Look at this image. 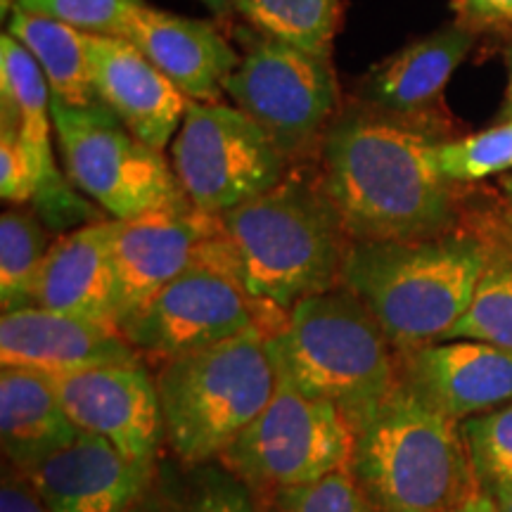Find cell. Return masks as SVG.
I'll return each instance as SVG.
<instances>
[{"label":"cell","instance_id":"obj_17","mask_svg":"<svg viewBox=\"0 0 512 512\" xmlns=\"http://www.w3.org/2000/svg\"><path fill=\"white\" fill-rule=\"evenodd\" d=\"M475 43L477 31L458 19L415 38L366 74L361 83L363 105L437 128L446 136L444 91Z\"/></svg>","mask_w":512,"mask_h":512},{"label":"cell","instance_id":"obj_35","mask_svg":"<svg viewBox=\"0 0 512 512\" xmlns=\"http://www.w3.org/2000/svg\"><path fill=\"white\" fill-rule=\"evenodd\" d=\"M446 512H498V505L494 501V496L486 494L484 491V494L470 498V501L460 503V505H456V508H451Z\"/></svg>","mask_w":512,"mask_h":512},{"label":"cell","instance_id":"obj_1","mask_svg":"<svg viewBox=\"0 0 512 512\" xmlns=\"http://www.w3.org/2000/svg\"><path fill=\"white\" fill-rule=\"evenodd\" d=\"M437 128L363 105L332 121L320 143L328 192L351 242L453 233V185L441 174Z\"/></svg>","mask_w":512,"mask_h":512},{"label":"cell","instance_id":"obj_28","mask_svg":"<svg viewBox=\"0 0 512 512\" xmlns=\"http://www.w3.org/2000/svg\"><path fill=\"white\" fill-rule=\"evenodd\" d=\"M463 432L486 494L512 484V401L463 420Z\"/></svg>","mask_w":512,"mask_h":512},{"label":"cell","instance_id":"obj_12","mask_svg":"<svg viewBox=\"0 0 512 512\" xmlns=\"http://www.w3.org/2000/svg\"><path fill=\"white\" fill-rule=\"evenodd\" d=\"M204 261L233 273L221 216L185 202L131 221H117L114 266L119 328L178 275Z\"/></svg>","mask_w":512,"mask_h":512},{"label":"cell","instance_id":"obj_27","mask_svg":"<svg viewBox=\"0 0 512 512\" xmlns=\"http://www.w3.org/2000/svg\"><path fill=\"white\" fill-rule=\"evenodd\" d=\"M441 174L451 183H475L512 171V121H498L486 131L441 140L437 147Z\"/></svg>","mask_w":512,"mask_h":512},{"label":"cell","instance_id":"obj_8","mask_svg":"<svg viewBox=\"0 0 512 512\" xmlns=\"http://www.w3.org/2000/svg\"><path fill=\"white\" fill-rule=\"evenodd\" d=\"M354 439V427L337 406L280 375L273 399L226 448L221 465L252 494L278 496L347 470Z\"/></svg>","mask_w":512,"mask_h":512},{"label":"cell","instance_id":"obj_10","mask_svg":"<svg viewBox=\"0 0 512 512\" xmlns=\"http://www.w3.org/2000/svg\"><path fill=\"white\" fill-rule=\"evenodd\" d=\"M226 93L252 117L287 159L302 157L325 136L339 105L330 57L254 31Z\"/></svg>","mask_w":512,"mask_h":512},{"label":"cell","instance_id":"obj_5","mask_svg":"<svg viewBox=\"0 0 512 512\" xmlns=\"http://www.w3.org/2000/svg\"><path fill=\"white\" fill-rule=\"evenodd\" d=\"M278 373L337 406L354 432L399 387V351L354 292L335 287L287 311L273 335Z\"/></svg>","mask_w":512,"mask_h":512},{"label":"cell","instance_id":"obj_38","mask_svg":"<svg viewBox=\"0 0 512 512\" xmlns=\"http://www.w3.org/2000/svg\"><path fill=\"white\" fill-rule=\"evenodd\" d=\"M202 3L207 5L211 12H216V15H223V12L233 8V0H202Z\"/></svg>","mask_w":512,"mask_h":512},{"label":"cell","instance_id":"obj_7","mask_svg":"<svg viewBox=\"0 0 512 512\" xmlns=\"http://www.w3.org/2000/svg\"><path fill=\"white\" fill-rule=\"evenodd\" d=\"M50 114L64 174L114 221L188 202L162 152L133 136L100 100L79 107L50 95Z\"/></svg>","mask_w":512,"mask_h":512},{"label":"cell","instance_id":"obj_22","mask_svg":"<svg viewBox=\"0 0 512 512\" xmlns=\"http://www.w3.org/2000/svg\"><path fill=\"white\" fill-rule=\"evenodd\" d=\"M50 377L31 370L0 373V444L10 467L34 470L79 437Z\"/></svg>","mask_w":512,"mask_h":512},{"label":"cell","instance_id":"obj_18","mask_svg":"<svg viewBox=\"0 0 512 512\" xmlns=\"http://www.w3.org/2000/svg\"><path fill=\"white\" fill-rule=\"evenodd\" d=\"M91 76L98 100L133 136L157 152L174 143L190 100L131 41L91 36Z\"/></svg>","mask_w":512,"mask_h":512},{"label":"cell","instance_id":"obj_19","mask_svg":"<svg viewBox=\"0 0 512 512\" xmlns=\"http://www.w3.org/2000/svg\"><path fill=\"white\" fill-rule=\"evenodd\" d=\"M192 102H219L240 57L209 22L140 5L124 36Z\"/></svg>","mask_w":512,"mask_h":512},{"label":"cell","instance_id":"obj_13","mask_svg":"<svg viewBox=\"0 0 512 512\" xmlns=\"http://www.w3.org/2000/svg\"><path fill=\"white\" fill-rule=\"evenodd\" d=\"M0 121H15L38 169V195L31 209L50 230H76L105 219V211L79 195L57 169L53 152L50 88L38 62L8 31L0 36Z\"/></svg>","mask_w":512,"mask_h":512},{"label":"cell","instance_id":"obj_32","mask_svg":"<svg viewBox=\"0 0 512 512\" xmlns=\"http://www.w3.org/2000/svg\"><path fill=\"white\" fill-rule=\"evenodd\" d=\"M249 494L252 491L226 470V475L209 477L183 512H259Z\"/></svg>","mask_w":512,"mask_h":512},{"label":"cell","instance_id":"obj_33","mask_svg":"<svg viewBox=\"0 0 512 512\" xmlns=\"http://www.w3.org/2000/svg\"><path fill=\"white\" fill-rule=\"evenodd\" d=\"M458 22L472 31H512V0H453Z\"/></svg>","mask_w":512,"mask_h":512},{"label":"cell","instance_id":"obj_30","mask_svg":"<svg viewBox=\"0 0 512 512\" xmlns=\"http://www.w3.org/2000/svg\"><path fill=\"white\" fill-rule=\"evenodd\" d=\"M275 501L280 512H380L358 489L349 470H339L316 484L280 491Z\"/></svg>","mask_w":512,"mask_h":512},{"label":"cell","instance_id":"obj_24","mask_svg":"<svg viewBox=\"0 0 512 512\" xmlns=\"http://www.w3.org/2000/svg\"><path fill=\"white\" fill-rule=\"evenodd\" d=\"M50 228L34 209L10 207L0 216V309L34 306L38 278L50 254Z\"/></svg>","mask_w":512,"mask_h":512},{"label":"cell","instance_id":"obj_15","mask_svg":"<svg viewBox=\"0 0 512 512\" xmlns=\"http://www.w3.org/2000/svg\"><path fill=\"white\" fill-rule=\"evenodd\" d=\"M143 363L119 325L29 306L0 318V366L46 377Z\"/></svg>","mask_w":512,"mask_h":512},{"label":"cell","instance_id":"obj_25","mask_svg":"<svg viewBox=\"0 0 512 512\" xmlns=\"http://www.w3.org/2000/svg\"><path fill=\"white\" fill-rule=\"evenodd\" d=\"M233 10L259 34L320 57H332L342 22L339 0H233Z\"/></svg>","mask_w":512,"mask_h":512},{"label":"cell","instance_id":"obj_34","mask_svg":"<svg viewBox=\"0 0 512 512\" xmlns=\"http://www.w3.org/2000/svg\"><path fill=\"white\" fill-rule=\"evenodd\" d=\"M0 512H50L34 484L24 472L5 467L3 486H0Z\"/></svg>","mask_w":512,"mask_h":512},{"label":"cell","instance_id":"obj_14","mask_svg":"<svg viewBox=\"0 0 512 512\" xmlns=\"http://www.w3.org/2000/svg\"><path fill=\"white\" fill-rule=\"evenodd\" d=\"M50 380L79 430L107 439L126 460L152 472L166 437L157 380L143 363L102 366Z\"/></svg>","mask_w":512,"mask_h":512},{"label":"cell","instance_id":"obj_31","mask_svg":"<svg viewBox=\"0 0 512 512\" xmlns=\"http://www.w3.org/2000/svg\"><path fill=\"white\" fill-rule=\"evenodd\" d=\"M38 195V169L15 121H0V197L24 207Z\"/></svg>","mask_w":512,"mask_h":512},{"label":"cell","instance_id":"obj_37","mask_svg":"<svg viewBox=\"0 0 512 512\" xmlns=\"http://www.w3.org/2000/svg\"><path fill=\"white\" fill-rule=\"evenodd\" d=\"M491 496L498 505V512H512V484L498 486V489L491 491Z\"/></svg>","mask_w":512,"mask_h":512},{"label":"cell","instance_id":"obj_20","mask_svg":"<svg viewBox=\"0 0 512 512\" xmlns=\"http://www.w3.org/2000/svg\"><path fill=\"white\" fill-rule=\"evenodd\" d=\"M24 475L50 512H131L150 470L126 460L107 439L81 430L72 444Z\"/></svg>","mask_w":512,"mask_h":512},{"label":"cell","instance_id":"obj_39","mask_svg":"<svg viewBox=\"0 0 512 512\" xmlns=\"http://www.w3.org/2000/svg\"><path fill=\"white\" fill-rule=\"evenodd\" d=\"M501 188L505 190V195H508V200H510V204H512V176H503Z\"/></svg>","mask_w":512,"mask_h":512},{"label":"cell","instance_id":"obj_29","mask_svg":"<svg viewBox=\"0 0 512 512\" xmlns=\"http://www.w3.org/2000/svg\"><path fill=\"white\" fill-rule=\"evenodd\" d=\"M12 5L31 15L53 17L83 34L124 36L128 19L145 0H15Z\"/></svg>","mask_w":512,"mask_h":512},{"label":"cell","instance_id":"obj_11","mask_svg":"<svg viewBox=\"0 0 512 512\" xmlns=\"http://www.w3.org/2000/svg\"><path fill=\"white\" fill-rule=\"evenodd\" d=\"M285 318L256 302L226 268L204 261L159 290L121 330L140 356L164 363L252 328L278 332Z\"/></svg>","mask_w":512,"mask_h":512},{"label":"cell","instance_id":"obj_23","mask_svg":"<svg viewBox=\"0 0 512 512\" xmlns=\"http://www.w3.org/2000/svg\"><path fill=\"white\" fill-rule=\"evenodd\" d=\"M8 34L38 62L53 98L79 107L98 102L91 76V34L17 5H12Z\"/></svg>","mask_w":512,"mask_h":512},{"label":"cell","instance_id":"obj_16","mask_svg":"<svg viewBox=\"0 0 512 512\" xmlns=\"http://www.w3.org/2000/svg\"><path fill=\"white\" fill-rule=\"evenodd\" d=\"M399 375L408 392L458 422L512 401V351L475 339L403 351Z\"/></svg>","mask_w":512,"mask_h":512},{"label":"cell","instance_id":"obj_21","mask_svg":"<svg viewBox=\"0 0 512 512\" xmlns=\"http://www.w3.org/2000/svg\"><path fill=\"white\" fill-rule=\"evenodd\" d=\"M117 221L102 219L57 238L38 278L34 306L117 323Z\"/></svg>","mask_w":512,"mask_h":512},{"label":"cell","instance_id":"obj_26","mask_svg":"<svg viewBox=\"0 0 512 512\" xmlns=\"http://www.w3.org/2000/svg\"><path fill=\"white\" fill-rule=\"evenodd\" d=\"M446 339H475L512 351V256L491 254L475 297Z\"/></svg>","mask_w":512,"mask_h":512},{"label":"cell","instance_id":"obj_6","mask_svg":"<svg viewBox=\"0 0 512 512\" xmlns=\"http://www.w3.org/2000/svg\"><path fill=\"white\" fill-rule=\"evenodd\" d=\"M273 335L252 328L164 361L157 373L164 437L188 465L221 460L278 389Z\"/></svg>","mask_w":512,"mask_h":512},{"label":"cell","instance_id":"obj_9","mask_svg":"<svg viewBox=\"0 0 512 512\" xmlns=\"http://www.w3.org/2000/svg\"><path fill=\"white\" fill-rule=\"evenodd\" d=\"M171 162L192 207L221 216L273 190L290 159L238 107L190 100Z\"/></svg>","mask_w":512,"mask_h":512},{"label":"cell","instance_id":"obj_4","mask_svg":"<svg viewBox=\"0 0 512 512\" xmlns=\"http://www.w3.org/2000/svg\"><path fill=\"white\" fill-rule=\"evenodd\" d=\"M347 470L380 512H446L484 494L463 422L401 382L356 430Z\"/></svg>","mask_w":512,"mask_h":512},{"label":"cell","instance_id":"obj_2","mask_svg":"<svg viewBox=\"0 0 512 512\" xmlns=\"http://www.w3.org/2000/svg\"><path fill=\"white\" fill-rule=\"evenodd\" d=\"M235 278L256 302L290 311L342 287L351 238L323 185L285 176L273 190L221 214Z\"/></svg>","mask_w":512,"mask_h":512},{"label":"cell","instance_id":"obj_3","mask_svg":"<svg viewBox=\"0 0 512 512\" xmlns=\"http://www.w3.org/2000/svg\"><path fill=\"white\" fill-rule=\"evenodd\" d=\"M491 254L484 240L465 233L351 242L342 287L368 306L403 354L444 342L475 297Z\"/></svg>","mask_w":512,"mask_h":512},{"label":"cell","instance_id":"obj_36","mask_svg":"<svg viewBox=\"0 0 512 512\" xmlns=\"http://www.w3.org/2000/svg\"><path fill=\"white\" fill-rule=\"evenodd\" d=\"M505 67H508V86H505V98L501 105V114H498V121H512V41L510 46L505 48Z\"/></svg>","mask_w":512,"mask_h":512}]
</instances>
